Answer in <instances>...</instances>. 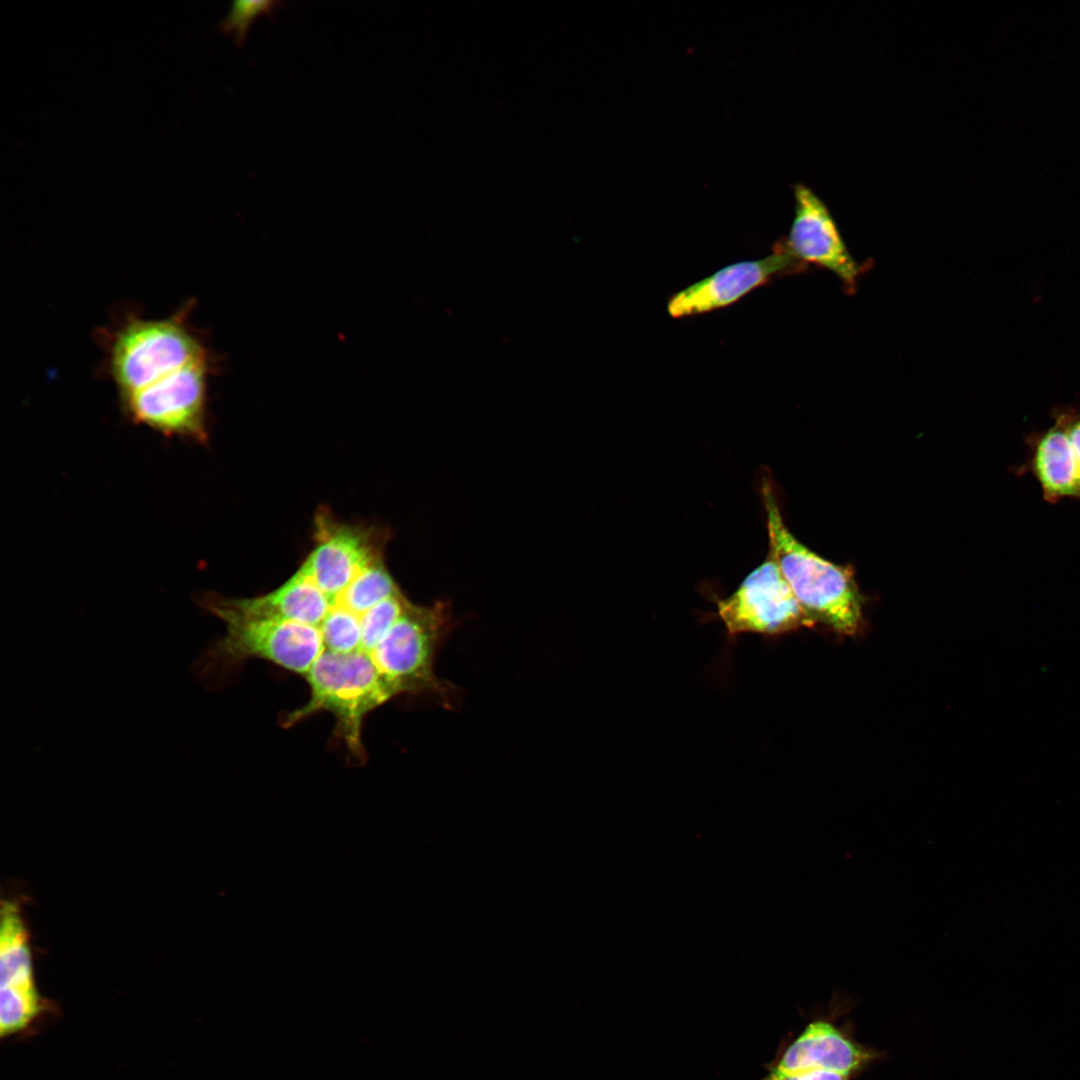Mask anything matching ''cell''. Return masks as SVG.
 <instances>
[{"instance_id":"8fae6325","label":"cell","mask_w":1080,"mask_h":1080,"mask_svg":"<svg viewBox=\"0 0 1080 1080\" xmlns=\"http://www.w3.org/2000/svg\"><path fill=\"white\" fill-rule=\"evenodd\" d=\"M1052 418L1051 426L1025 437L1026 458L1013 473L1032 475L1041 488L1043 499L1049 504L1064 499L1080 502V473L1061 420L1054 415Z\"/></svg>"},{"instance_id":"e0dca14e","label":"cell","mask_w":1080,"mask_h":1080,"mask_svg":"<svg viewBox=\"0 0 1080 1080\" xmlns=\"http://www.w3.org/2000/svg\"><path fill=\"white\" fill-rule=\"evenodd\" d=\"M410 601L399 591L379 602L361 617L360 650L369 654L384 638Z\"/></svg>"},{"instance_id":"6da1fadb","label":"cell","mask_w":1080,"mask_h":1080,"mask_svg":"<svg viewBox=\"0 0 1080 1080\" xmlns=\"http://www.w3.org/2000/svg\"><path fill=\"white\" fill-rule=\"evenodd\" d=\"M767 517L768 555L776 562L805 614L843 635L863 623V601L853 572L810 550L787 528L768 479L761 486Z\"/></svg>"},{"instance_id":"7c38bea8","label":"cell","mask_w":1080,"mask_h":1080,"mask_svg":"<svg viewBox=\"0 0 1080 1080\" xmlns=\"http://www.w3.org/2000/svg\"><path fill=\"white\" fill-rule=\"evenodd\" d=\"M869 1058L866 1051L833 1024L815 1021L788 1047L775 1069L783 1072L818 1069L850 1076Z\"/></svg>"},{"instance_id":"5b68a950","label":"cell","mask_w":1080,"mask_h":1080,"mask_svg":"<svg viewBox=\"0 0 1080 1080\" xmlns=\"http://www.w3.org/2000/svg\"><path fill=\"white\" fill-rule=\"evenodd\" d=\"M209 607L226 624L217 649L230 662L260 658L304 676L325 650L318 627L245 615L224 599L214 600Z\"/></svg>"},{"instance_id":"ffe728a7","label":"cell","mask_w":1080,"mask_h":1080,"mask_svg":"<svg viewBox=\"0 0 1080 1080\" xmlns=\"http://www.w3.org/2000/svg\"><path fill=\"white\" fill-rule=\"evenodd\" d=\"M849 1075L827 1070H802L783 1072L774 1069L763 1080H849Z\"/></svg>"},{"instance_id":"2e32d148","label":"cell","mask_w":1080,"mask_h":1080,"mask_svg":"<svg viewBox=\"0 0 1080 1080\" xmlns=\"http://www.w3.org/2000/svg\"><path fill=\"white\" fill-rule=\"evenodd\" d=\"M325 650L352 653L361 647L360 616L340 606L332 605L319 626Z\"/></svg>"},{"instance_id":"5bb4252c","label":"cell","mask_w":1080,"mask_h":1080,"mask_svg":"<svg viewBox=\"0 0 1080 1080\" xmlns=\"http://www.w3.org/2000/svg\"><path fill=\"white\" fill-rule=\"evenodd\" d=\"M1 989L36 993L28 934L18 904L7 901L1 908Z\"/></svg>"},{"instance_id":"9c48e42d","label":"cell","mask_w":1080,"mask_h":1080,"mask_svg":"<svg viewBox=\"0 0 1080 1080\" xmlns=\"http://www.w3.org/2000/svg\"><path fill=\"white\" fill-rule=\"evenodd\" d=\"M802 266L783 242L777 243L767 257L726 266L674 294L667 303V312L673 318H682L729 306L775 276L799 272Z\"/></svg>"},{"instance_id":"ac0fdd59","label":"cell","mask_w":1080,"mask_h":1080,"mask_svg":"<svg viewBox=\"0 0 1080 1080\" xmlns=\"http://www.w3.org/2000/svg\"><path fill=\"white\" fill-rule=\"evenodd\" d=\"M279 4L276 1H236L219 22L218 27L224 33L233 36L234 41L241 45L245 41L251 23L259 15L271 14Z\"/></svg>"},{"instance_id":"8992f818","label":"cell","mask_w":1080,"mask_h":1080,"mask_svg":"<svg viewBox=\"0 0 1080 1080\" xmlns=\"http://www.w3.org/2000/svg\"><path fill=\"white\" fill-rule=\"evenodd\" d=\"M717 613L730 637L778 635L814 624L769 555L734 593L717 601Z\"/></svg>"},{"instance_id":"52a82bcc","label":"cell","mask_w":1080,"mask_h":1080,"mask_svg":"<svg viewBox=\"0 0 1080 1080\" xmlns=\"http://www.w3.org/2000/svg\"><path fill=\"white\" fill-rule=\"evenodd\" d=\"M208 372L207 358L122 398L137 422L166 435L205 440Z\"/></svg>"},{"instance_id":"7a4b0ae2","label":"cell","mask_w":1080,"mask_h":1080,"mask_svg":"<svg viewBox=\"0 0 1080 1080\" xmlns=\"http://www.w3.org/2000/svg\"><path fill=\"white\" fill-rule=\"evenodd\" d=\"M304 677L310 687V698L303 706L285 714L282 726L291 727L317 712H330L336 719V737L344 742L352 757L363 760L361 737L366 715L397 696L370 655L361 650L352 653L324 650Z\"/></svg>"},{"instance_id":"ba28073f","label":"cell","mask_w":1080,"mask_h":1080,"mask_svg":"<svg viewBox=\"0 0 1080 1080\" xmlns=\"http://www.w3.org/2000/svg\"><path fill=\"white\" fill-rule=\"evenodd\" d=\"M386 535L341 523L327 510L315 519L316 545L300 566L331 605L353 579L383 556Z\"/></svg>"},{"instance_id":"3957f363","label":"cell","mask_w":1080,"mask_h":1080,"mask_svg":"<svg viewBox=\"0 0 1080 1080\" xmlns=\"http://www.w3.org/2000/svg\"><path fill=\"white\" fill-rule=\"evenodd\" d=\"M207 358L184 311L164 319L130 318L113 334L108 349L110 374L122 397Z\"/></svg>"},{"instance_id":"277c9868","label":"cell","mask_w":1080,"mask_h":1080,"mask_svg":"<svg viewBox=\"0 0 1080 1080\" xmlns=\"http://www.w3.org/2000/svg\"><path fill=\"white\" fill-rule=\"evenodd\" d=\"M443 601L430 606L409 602L384 638L369 653L396 695L431 692L447 702L452 687L434 673L438 646L451 626Z\"/></svg>"},{"instance_id":"4fadbf2b","label":"cell","mask_w":1080,"mask_h":1080,"mask_svg":"<svg viewBox=\"0 0 1080 1080\" xmlns=\"http://www.w3.org/2000/svg\"><path fill=\"white\" fill-rule=\"evenodd\" d=\"M224 601L245 615L293 621L318 628L331 608L329 599L301 567L281 586L267 594Z\"/></svg>"},{"instance_id":"30bf717a","label":"cell","mask_w":1080,"mask_h":1080,"mask_svg":"<svg viewBox=\"0 0 1080 1080\" xmlns=\"http://www.w3.org/2000/svg\"><path fill=\"white\" fill-rule=\"evenodd\" d=\"M795 214L784 243L803 264H814L834 273L854 291L862 267L855 261L824 202L808 187H794Z\"/></svg>"},{"instance_id":"d6986e66","label":"cell","mask_w":1080,"mask_h":1080,"mask_svg":"<svg viewBox=\"0 0 1080 1080\" xmlns=\"http://www.w3.org/2000/svg\"><path fill=\"white\" fill-rule=\"evenodd\" d=\"M1052 415L1058 417L1064 426L1080 473V408L1072 406L1058 407L1053 410Z\"/></svg>"},{"instance_id":"9a60e30c","label":"cell","mask_w":1080,"mask_h":1080,"mask_svg":"<svg viewBox=\"0 0 1080 1080\" xmlns=\"http://www.w3.org/2000/svg\"><path fill=\"white\" fill-rule=\"evenodd\" d=\"M399 591L381 556L362 570L332 605H340L361 617Z\"/></svg>"}]
</instances>
